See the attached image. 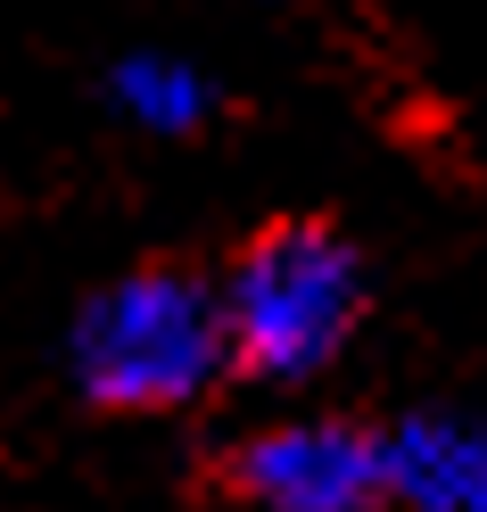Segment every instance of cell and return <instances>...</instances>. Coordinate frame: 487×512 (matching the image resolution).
Returning <instances> with one entry per match:
<instances>
[{"label":"cell","mask_w":487,"mask_h":512,"mask_svg":"<svg viewBox=\"0 0 487 512\" xmlns=\"http://www.w3.org/2000/svg\"><path fill=\"white\" fill-rule=\"evenodd\" d=\"M372 306V265L331 215H273L223 256L215 314L232 380H306L355 339Z\"/></svg>","instance_id":"6da1fadb"},{"label":"cell","mask_w":487,"mask_h":512,"mask_svg":"<svg viewBox=\"0 0 487 512\" xmlns=\"http://www.w3.org/2000/svg\"><path fill=\"white\" fill-rule=\"evenodd\" d=\"M75 380L100 413H174L232 380L215 273L190 256H149L108 281L75 314Z\"/></svg>","instance_id":"7a4b0ae2"},{"label":"cell","mask_w":487,"mask_h":512,"mask_svg":"<svg viewBox=\"0 0 487 512\" xmlns=\"http://www.w3.org/2000/svg\"><path fill=\"white\" fill-rule=\"evenodd\" d=\"M199 488L248 512H388V455L364 422H281L215 446Z\"/></svg>","instance_id":"3957f363"},{"label":"cell","mask_w":487,"mask_h":512,"mask_svg":"<svg viewBox=\"0 0 487 512\" xmlns=\"http://www.w3.org/2000/svg\"><path fill=\"white\" fill-rule=\"evenodd\" d=\"M388 455V504L405 512H487V430L421 413V422L380 430Z\"/></svg>","instance_id":"277c9868"},{"label":"cell","mask_w":487,"mask_h":512,"mask_svg":"<svg viewBox=\"0 0 487 512\" xmlns=\"http://www.w3.org/2000/svg\"><path fill=\"white\" fill-rule=\"evenodd\" d=\"M116 100L141 124H157V133H199L207 108H215V83L199 67H174V58H124L116 67Z\"/></svg>","instance_id":"5b68a950"}]
</instances>
